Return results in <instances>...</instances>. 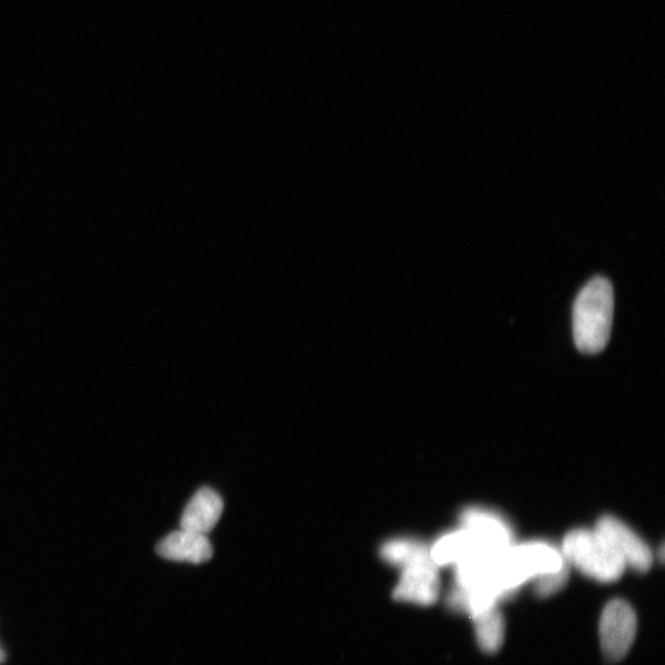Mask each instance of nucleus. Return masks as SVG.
<instances>
[{
  "mask_svg": "<svg viewBox=\"0 0 665 665\" xmlns=\"http://www.w3.org/2000/svg\"><path fill=\"white\" fill-rule=\"evenodd\" d=\"M614 291L605 278H595L583 288L573 309V337L584 354L604 351L611 340Z\"/></svg>",
  "mask_w": 665,
  "mask_h": 665,
  "instance_id": "f257e3e1",
  "label": "nucleus"
},
{
  "mask_svg": "<svg viewBox=\"0 0 665 665\" xmlns=\"http://www.w3.org/2000/svg\"><path fill=\"white\" fill-rule=\"evenodd\" d=\"M439 592V567L431 558L402 570L393 597L399 602L431 606L437 601Z\"/></svg>",
  "mask_w": 665,
  "mask_h": 665,
  "instance_id": "39448f33",
  "label": "nucleus"
},
{
  "mask_svg": "<svg viewBox=\"0 0 665 665\" xmlns=\"http://www.w3.org/2000/svg\"><path fill=\"white\" fill-rule=\"evenodd\" d=\"M472 622L475 624L476 639L481 649L487 653L500 651L504 641L505 623L498 606Z\"/></svg>",
  "mask_w": 665,
  "mask_h": 665,
  "instance_id": "9b49d317",
  "label": "nucleus"
},
{
  "mask_svg": "<svg viewBox=\"0 0 665 665\" xmlns=\"http://www.w3.org/2000/svg\"><path fill=\"white\" fill-rule=\"evenodd\" d=\"M157 554L172 561L202 563L212 557L213 551L204 534L182 528L164 537L157 545Z\"/></svg>",
  "mask_w": 665,
  "mask_h": 665,
  "instance_id": "0eeeda50",
  "label": "nucleus"
},
{
  "mask_svg": "<svg viewBox=\"0 0 665 665\" xmlns=\"http://www.w3.org/2000/svg\"><path fill=\"white\" fill-rule=\"evenodd\" d=\"M561 552L568 565L597 582H615L623 576L626 568L623 560L606 545L595 530H573L563 540Z\"/></svg>",
  "mask_w": 665,
  "mask_h": 665,
  "instance_id": "f03ea898",
  "label": "nucleus"
},
{
  "mask_svg": "<svg viewBox=\"0 0 665 665\" xmlns=\"http://www.w3.org/2000/svg\"><path fill=\"white\" fill-rule=\"evenodd\" d=\"M380 555L390 565L401 570L432 558L430 547L419 541L407 538L389 541L381 547Z\"/></svg>",
  "mask_w": 665,
  "mask_h": 665,
  "instance_id": "9d476101",
  "label": "nucleus"
},
{
  "mask_svg": "<svg viewBox=\"0 0 665 665\" xmlns=\"http://www.w3.org/2000/svg\"><path fill=\"white\" fill-rule=\"evenodd\" d=\"M637 633L634 608L625 601L608 603L601 617L599 635L603 655L608 662H619L627 656Z\"/></svg>",
  "mask_w": 665,
  "mask_h": 665,
  "instance_id": "7ed1b4c3",
  "label": "nucleus"
},
{
  "mask_svg": "<svg viewBox=\"0 0 665 665\" xmlns=\"http://www.w3.org/2000/svg\"><path fill=\"white\" fill-rule=\"evenodd\" d=\"M480 552L488 551L483 548L477 537L468 528L462 526L456 532L439 538L431 548V556L437 567L457 566L459 563L480 554Z\"/></svg>",
  "mask_w": 665,
  "mask_h": 665,
  "instance_id": "1a4fd4ad",
  "label": "nucleus"
},
{
  "mask_svg": "<svg viewBox=\"0 0 665 665\" xmlns=\"http://www.w3.org/2000/svg\"><path fill=\"white\" fill-rule=\"evenodd\" d=\"M461 523L488 552L497 554L512 546V530L498 514L482 508H468L462 513Z\"/></svg>",
  "mask_w": 665,
  "mask_h": 665,
  "instance_id": "423d86ee",
  "label": "nucleus"
},
{
  "mask_svg": "<svg viewBox=\"0 0 665 665\" xmlns=\"http://www.w3.org/2000/svg\"><path fill=\"white\" fill-rule=\"evenodd\" d=\"M568 576L570 570L568 563H566L561 570L544 574V576L534 580V591L540 597L555 595L565 587L568 582Z\"/></svg>",
  "mask_w": 665,
  "mask_h": 665,
  "instance_id": "f8f14e48",
  "label": "nucleus"
},
{
  "mask_svg": "<svg viewBox=\"0 0 665 665\" xmlns=\"http://www.w3.org/2000/svg\"><path fill=\"white\" fill-rule=\"evenodd\" d=\"M222 512L223 501L220 495L211 488H201L187 505L182 516V528L205 535L215 527Z\"/></svg>",
  "mask_w": 665,
  "mask_h": 665,
  "instance_id": "6e6552de",
  "label": "nucleus"
},
{
  "mask_svg": "<svg viewBox=\"0 0 665 665\" xmlns=\"http://www.w3.org/2000/svg\"><path fill=\"white\" fill-rule=\"evenodd\" d=\"M595 532L601 535L606 545L623 560L626 567L638 572H647L652 567L651 548L634 530L614 516H603L597 522Z\"/></svg>",
  "mask_w": 665,
  "mask_h": 665,
  "instance_id": "20e7f679",
  "label": "nucleus"
}]
</instances>
